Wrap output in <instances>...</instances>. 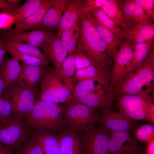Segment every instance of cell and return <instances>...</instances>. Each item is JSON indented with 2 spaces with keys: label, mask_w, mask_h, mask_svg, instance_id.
Returning <instances> with one entry per match:
<instances>
[{
  "label": "cell",
  "mask_w": 154,
  "mask_h": 154,
  "mask_svg": "<svg viewBox=\"0 0 154 154\" xmlns=\"http://www.w3.org/2000/svg\"><path fill=\"white\" fill-rule=\"evenodd\" d=\"M117 1L123 15L125 28H130L141 22L150 21L134 0Z\"/></svg>",
  "instance_id": "18"
},
{
  "label": "cell",
  "mask_w": 154,
  "mask_h": 154,
  "mask_svg": "<svg viewBox=\"0 0 154 154\" xmlns=\"http://www.w3.org/2000/svg\"><path fill=\"white\" fill-rule=\"evenodd\" d=\"M19 7L18 5L9 2L8 0H0V10L10 14Z\"/></svg>",
  "instance_id": "41"
},
{
  "label": "cell",
  "mask_w": 154,
  "mask_h": 154,
  "mask_svg": "<svg viewBox=\"0 0 154 154\" xmlns=\"http://www.w3.org/2000/svg\"><path fill=\"white\" fill-rule=\"evenodd\" d=\"M7 52L4 43L0 38V68L5 58V55Z\"/></svg>",
  "instance_id": "42"
},
{
  "label": "cell",
  "mask_w": 154,
  "mask_h": 154,
  "mask_svg": "<svg viewBox=\"0 0 154 154\" xmlns=\"http://www.w3.org/2000/svg\"><path fill=\"white\" fill-rule=\"evenodd\" d=\"M72 54L74 59L76 70L94 65L91 58L79 49L76 48Z\"/></svg>",
  "instance_id": "37"
},
{
  "label": "cell",
  "mask_w": 154,
  "mask_h": 154,
  "mask_svg": "<svg viewBox=\"0 0 154 154\" xmlns=\"http://www.w3.org/2000/svg\"><path fill=\"white\" fill-rule=\"evenodd\" d=\"M53 1V0H42L36 9L29 16L13 29L0 33L9 35L36 29L41 23L48 10L52 5Z\"/></svg>",
  "instance_id": "15"
},
{
  "label": "cell",
  "mask_w": 154,
  "mask_h": 154,
  "mask_svg": "<svg viewBox=\"0 0 154 154\" xmlns=\"http://www.w3.org/2000/svg\"><path fill=\"white\" fill-rule=\"evenodd\" d=\"M80 35V28L78 20L70 29L61 35L60 40L67 50L68 55L71 54L75 50Z\"/></svg>",
  "instance_id": "28"
},
{
  "label": "cell",
  "mask_w": 154,
  "mask_h": 154,
  "mask_svg": "<svg viewBox=\"0 0 154 154\" xmlns=\"http://www.w3.org/2000/svg\"><path fill=\"white\" fill-rule=\"evenodd\" d=\"M21 70V65L16 59L5 58L0 70L6 91L19 82Z\"/></svg>",
  "instance_id": "23"
},
{
  "label": "cell",
  "mask_w": 154,
  "mask_h": 154,
  "mask_svg": "<svg viewBox=\"0 0 154 154\" xmlns=\"http://www.w3.org/2000/svg\"><path fill=\"white\" fill-rule=\"evenodd\" d=\"M101 9L116 25L125 28L123 15L117 0H107Z\"/></svg>",
  "instance_id": "30"
},
{
  "label": "cell",
  "mask_w": 154,
  "mask_h": 154,
  "mask_svg": "<svg viewBox=\"0 0 154 154\" xmlns=\"http://www.w3.org/2000/svg\"><path fill=\"white\" fill-rule=\"evenodd\" d=\"M88 13L99 36L106 44L113 59L124 42V38L120 33H114L101 26L91 15Z\"/></svg>",
  "instance_id": "21"
},
{
  "label": "cell",
  "mask_w": 154,
  "mask_h": 154,
  "mask_svg": "<svg viewBox=\"0 0 154 154\" xmlns=\"http://www.w3.org/2000/svg\"><path fill=\"white\" fill-rule=\"evenodd\" d=\"M58 133L60 154H82L79 134L67 128Z\"/></svg>",
  "instance_id": "24"
},
{
  "label": "cell",
  "mask_w": 154,
  "mask_h": 154,
  "mask_svg": "<svg viewBox=\"0 0 154 154\" xmlns=\"http://www.w3.org/2000/svg\"><path fill=\"white\" fill-rule=\"evenodd\" d=\"M107 0H83L82 12L88 13L95 8H101Z\"/></svg>",
  "instance_id": "40"
},
{
  "label": "cell",
  "mask_w": 154,
  "mask_h": 154,
  "mask_svg": "<svg viewBox=\"0 0 154 154\" xmlns=\"http://www.w3.org/2000/svg\"><path fill=\"white\" fill-rule=\"evenodd\" d=\"M42 0H28L10 15L15 26L31 15L37 8Z\"/></svg>",
  "instance_id": "32"
},
{
  "label": "cell",
  "mask_w": 154,
  "mask_h": 154,
  "mask_svg": "<svg viewBox=\"0 0 154 154\" xmlns=\"http://www.w3.org/2000/svg\"><path fill=\"white\" fill-rule=\"evenodd\" d=\"M83 0H68L58 27L57 37L70 29L78 21L81 13Z\"/></svg>",
  "instance_id": "16"
},
{
  "label": "cell",
  "mask_w": 154,
  "mask_h": 154,
  "mask_svg": "<svg viewBox=\"0 0 154 154\" xmlns=\"http://www.w3.org/2000/svg\"><path fill=\"white\" fill-rule=\"evenodd\" d=\"M19 80L22 81L29 87L35 89L36 85L47 69V67L23 63Z\"/></svg>",
  "instance_id": "27"
},
{
  "label": "cell",
  "mask_w": 154,
  "mask_h": 154,
  "mask_svg": "<svg viewBox=\"0 0 154 154\" xmlns=\"http://www.w3.org/2000/svg\"><path fill=\"white\" fill-rule=\"evenodd\" d=\"M78 21L80 35L76 48L92 59L95 67L110 75L113 59L105 44L101 39L88 13L82 12Z\"/></svg>",
  "instance_id": "1"
},
{
  "label": "cell",
  "mask_w": 154,
  "mask_h": 154,
  "mask_svg": "<svg viewBox=\"0 0 154 154\" xmlns=\"http://www.w3.org/2000/svg\"><path fill=\"white\" fill-rule=\"evenodd\" d=\"M13 114L9 99L3 95L0 96V123L6 121Z\"/></svg>",
  "instance_id": "38"
},
{
  "label": "cell",
  "mask_w": 154,
  "mask_h": 154,
  "mask_svg": "<svg viewBox=\"0 0 154 154\" xmlns=\"http://www.w3.org/2000/svg\"><path fill=\"white\" fill-rule=\"evenodd\" d=\"M8 1L11 3L18 5V4L21 1V0H8Z\"/></svg>",
  "instance_id": "46"
},
{
  "label": "cell",
  "mask_w": 154,
  "mask_h": 154,
  "mask_svg": "<svg viewBox=\"0 0 154 154\" xmlns=\"http://www.w3.org/2000/svg\"><path fill=\"white\" fill-rule=\"evenodd\" d=\"M7 52L18 61L23 63L46 67L47 66L39 59L34 56L23 53L14 48L5 46Z\"/></svg>",
  "instance_id": "35"
},
{
  "label": "cell",
  "mask_w": 154,
  "mask_h": 154,
  "mask_svg": "<svg viewBox=\"0 0 154 154\" xmlns=\"http://www.w3.org/2000/svg\"><path fill=\"white\" fill-rule=\"evenodd\" d=\"M151 95H124L115 98L119 111L135 120L146 121L147 112L153 103Z\"/></svg>",
  "instance_id": "10"
},
{
  "label": "cell",
  "mask_w": 154,
  "mask_h": 154,
  "mask_svg": "<svg viewBox=\"0 0 154 154\" xmlns=\"http://www.w3.org/2000/svg\"><path fill=\"white\" fill-rule=\"evenodd\" d=\"M88 13L91 15L102 27L114 33L120 34L122 29L116 25L101 8L94 9Z\"/></svg>",
  "instance_id": "34"
},
{
  "label": "cell",
  "mask_w": 154,
  "mask_h": 154,
  "mask_svg": "<svg viewBox=\"0 0 154 154\" xmlns=\"http://www.w3.org/2000/svg\"><path fill=\"white\" fill-rule=\"evenodd\" d=\"M89 79L110 80V75L98 70L93 65L76 70L73 77L74 83Z\"/></svg>",
  "instance_id": "29"
},
{
  "label": "cell",
  "mask_w": 154,
  "mask_h": 154,
  "mask_svg": "<svg viewBox=\"0 0 154 154\" xmlns=\"http://www.w3.org/2000/svg\"><path fill=\"white\" fill-rule=\"evenodd\" d=\"M98 122L108 131H131L138 125L137 120L121 112H115L112 110L99 112Z\"/></svg>",
  "instance_id": "13"
},
{
  "label": "cell",
  "mask_w": 154,
  "mask_h": 154,
  "mask_svg": "<svg viewBox=\"0 0 154 154\" xmlns=\"http://www.w3.org/2000/svg\"><path fill=\"white\" fill-rule=\"evenodd\" d=\"M24 119L13 114L0 123V143L15 151L31 134Z\"/></svg>",
  "instance_id": "7"
},
{
  "label": "cell",
  "mask_w": 154,
  "mask_h": 154,
  "mask_svg": "<svg viewBox=\"0 0 154 154\" xmlns=\"http://www.w3.org/2000/svg\"><path fill=\"white\" fill-rule=\"evenodd\" d=\"M131 131L134 139L139 144H147L154 139V127L151 124H138Z\"/></svg>",
  "instance_id": "33"
},
{
  "label": "cell",
  "mask_w": 154,
  "mask_h": 154,
  "mask_svg": "<svg viewBox=\"0 0 154 154\" xmlns=\"http://www.w3.org/2000/svg\"><path fill=\"white\" fill-rule=\"evenodd\" d=\"M68 1L53 0L52 5L48 10L41 23L36 29L48 32L57 29Z\"/></svg>",
  "instance_id": "19"
},
{
  "label": "cell",
  "mask_w": 154,
  "mask_h": 154,
  "mask_svg": "<svg viewBox=\"0 0 154 154\" xmlns=\"http://www.w3.org/2000/svg\"><path fill=\"white\" fill-rule=\"evenodd\" d=\"M22 81L7 90L4 95L11 103L13 114L24 118L36 102L35 91Z\"/></svg>",
  "instance_id": "8"
},
{
  "label": "cell",
  "mask_w": 154,
  "mask_h": 154,
  "mask_svg": "<svg viewBox=\"0 0 154 154\" xmlns=\"http://www.w3.org/2000/svg\"><path fill=\"white\" fill-rule=\"evenodd\" d=\"M76 70L72 54L68 55L60 68L54 71L58 76L73 93L75 97V86L73 77Z\"/></svg>",
  "instance_id": "26"
},
{
  "label": "cell",
  "mask_w": 154,
  "mask_h": 154,
  "mask_svg": "<svg viewBox=\"0 0 154 154\" xmlns=\"http://www.w3.org/2000/svg\"><path fill=\"white\" fill-rule=\"evenodd\" d=\"M49 32L40 30L25 31L16 34L4 35L0 33V38L3 41H11L23 43L39 48L48 38Z\"/></svg>",
  "instance_id": "20"
},
{
  "label": "cell",
  "mask_w": 154,
  "mask_h": 154,
  "mask_svg": "<svg viewBox=\"0 0 154 154\" xmlns=\"http://www.w3.org/2000/svg\"><path fill=\"white\" fill-rule=\"evenodd\" d=\"M154 51L152 50L145 60L127 73L120 83L112 90L115 97L122 95H137L147 92L143 91L145 86H153Z\"/></svg>",
  "instance_id": "4"
},
{
  "label": "cell",
  "mask_w": 154,
  "mask_h": 154,
  "mask_svg": "<svg viewBox=\"0 0 154 154\" xmlns=\"http://www.w3.org/2000/svg\"><path fill=\"white\" fill-rule=\"evenodd\" d=\"M121 29L120 34L134 45L154 40V24L150 21L142 22L132 27Z\"/></svg>",
  "instance_id": "17"
},
{
  "label": "cell",
  "mask_w": 154,
  "mask_h": 154,
  "mask_svg": "<svg viewBox=\"0 0 154 154\" xmlns=\"http://www.w3.org/2000/svg\"><path fill=\"white\" fill-rule=\"evenodd\" d=\"M13 150L0 143V154H14Z\"/></svg>",
  "instance_id": "44"
},
{
  "label": "cell",
  "mask_w": 154,
  "mask_h": 154,
  "mask_svg": "<svg viewBox=\"0 0 154 154\" xmlns=\"http://www.w3.org/2000/svg\"><path fill=\"white\" fill-rule=\"evenodd\" d=\"M15 151L14 154H43L32 133Z\"/></svg>",
  "instance_id": "36"
},
{
  "label": "cell",
  "mask_w": 154,
  "mask_h": 154,
  "mask_svg": "<svg viewBox=\"0 0 154 154\" xmlns=\"http://www.w3.org/2000/svg\"><path fill=\"white\" fill-rule=\"evenodd\" d=\"M32 134L43 154H60L58 133L46 131H34Z\"/></svg>",
  "instance_id": "22"
},
{
  "label": "cell",
  "mask_w": 154,
  "mask_h": 154,
  "mask_svg": "<svg viewBox=\"0 0 154 154\" xmlns=\"http://www.w3.org/2000/svg\"><path fill=\"white\" fill-rule=\"evenodd\" d=\"M109 131L108 154H145L144 148L134 140L130 130Z\"/></svg>",
  "instance_id": "11"
},
{
  "label": "cell",
  "mask_w": 154,
  "mask_h": 154,
  "mask_svg": "<svg viewBox=\"0 0 154 154\" xmlns=\"http://www.w3.org/2000/svg\"><path fill=\"white\" fill-rule=\"evenodd\" d=\"M144 151L145 154H154V139L147 144Z\"/></svg>",
  "instance_id": "43"
},
{
  "label": "cell",
  "mask_w": 154,
  "mask_h": 154,
  "mask_svg": "<svg viewBox=\"0 0 154 154\" xmlns=\"http://www.w3.org/2000/svg\"><path fill=\"white\" fill-rule=\"evenodd\" d=\"M48 70L41 78V90L38 100L64 105L77 101L72 92L54 71Z\"/></svg>",
  "instance_id": "5"
},
{
  "label": "cell",
  "mask_w": 154,
  "mask_h": 154,
  "mask_svg": "<svg viewBox=\"0 0 154 154\" xmlns=\"http://www.w3.org/2000/svg\"><path fill=\"white\" fill-rule=\"evenodd\" d=\"M49 60L53 64L55 70L59 69L68 54L67 50L60 38L49 32L46 41L40 46Z\"/></svg>",
  "instance_id": "14"
},
{
  "label": "cell",
  "mask_w": 154,
  "mask_h": 154,
  "mask_svg": "<svg viewBox=\"0 0 154 154\" xmlns=\"http://www.w3.org/2000/svg\"><path fill=\"white\" fill-rule=\"evenodd\" d=\"M95 124L79 134L82 154H108L109 131Z\"/></svg>",
  "instance_id": "9"
},
{
  "label": "cell",
  "mask_w": 154,
  "mask_h": 154,
  "mask_svg": "<svg viewBox=\"0 0 154 154\" xmlns=\"http://www.w3.org/2000/svg\"><path fill=\"white\" fill-rule=\"evenodd\" d=\"M154 41L153 40L133 45L132 57L126 68L127 73L141 64L145 60L152 49L154 47Z\"/></svg>",
  "instance_id": "25"
},
{
  "label": "cell",
  "mask_w": 154,
  "mask_h": 154,
  "mask_svg": "<svg viewBox=\"0 0 154 154\" xmlns=\"http://www.w3.org/2000/svg\"><path fill=\"white\" fill-rule=\"evenodd\" d=\"M75 98L78 102L98 112L112 110L115 100L109 80L89 79L77 83Z\"/></svg>",
  "instance_id": "3"
},
{
  "label": "cell",
  "mask_w": 154,
  "mask_h": 154,
  "mask_svg": "<svg viewBox=\"0 0 154 154\" xmlns=\"http://www.w3.org/2000/svg\"><path fill=\"white\" fill-rule=\"evenodd\" d=\"M65 105L38 100L24 118L31 130L58 133L66 126L64 119Z\"/></svg>",
  "instance_id": "2"
},
{
  "label": "cell",
  "mask_w": 154,
  "mask_h": 154,
  "mask_svg": "<svg viewBox=\"0 0 154 154\" xmlns=\"http://www.w3.org/2000/svg\"><path fill=\"white\" fill-rule=\"evenodd\" d=\"M6 90L5 88L3 81L0 70V96L4 95Z\"/></svg>",
  "instance_id": "45"
},
{
  "label": "cell",
  "mask_w": 154,
  "mask_h": 154,
  "mask_svg": "<svg viewBox=\"0 0 154 154\" xmlns=\"http://www.w3.org/2000/svg\"><path fill=\"white\" fill-rule=\"evenodd\" d=\"M135 1L142 9L149 20H154V0H134Z\"/></svg>",
  "instance_id": "39"
},
{
  "label": "cell",
  "mask_w": 154,
  "mask_h": 154,
  "mask_svg": "<svg viewBox=\"0 0 154 154\" xmlns=\"http://www.w3.org/2000/svg\"><path fill=\"white\" fill-rule=\"evenodd\" d=\"M133 45L130 41L126 40L120 46L113 58L110 74V85L112 91L127 74L126 68L132 57Z\"/></svg>",
  "instance_id": "12"
},
{
  "label": "cell",
  "mask_w": 154,
  "mask_h": 154,
  "mask_svg": "<svg viewBox=\"0 0 154 154\" xmlns=\"http://www.w3.org/2000/svg\"><path fill=\"white\" fill-rule=\"evenodd\" d=\"M5 46L17 49L20 52L27 54L39 59L47 66L50 60L44 53L38 48L27 44L11 41H3Z\"/></svg>",
  "instance_id": "31"
},
{
  "label": "cell",
  "mask_w": 154,
  "mask_h": 154,
  "mask_svg": "<svg viewBox=\"0 0 154 154\" xmlns=\"http://www.w3.org/2000/svg\"><path fill=\"white\" fill-rule=\"evenodd\" d=\"M64 116L67 128L77 133L98 122L99 112L76 101L65 105Z\"/></svg>",
  "instance_id": "6"
}]
</instances>
